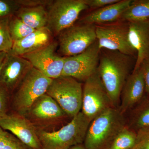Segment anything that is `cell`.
Wrapping results in <instances>:
<instances>
[{"label":"cell","mask_w":149,"mask_h":149,"mask_svg":"<svg viewBox=\"0 0 149 149\" xmlns=\"http://www.w3.org/2000/svg\"><path fill=\"white\" fill-rule=\"evenodd\" d=\"M136 60L118 51L100 50L97 72L113 107H119L123 88L133 72Z\"/></svg>","instance_id":"cell-1"},{"label":"cell","mask_w":149,"mask_h":149,"mask_svg":"<svg viewBox=\"0 0 149 149\" xmlns=\"http://www.w3.org/2000/svg\"><path fill=\"white\" fill-rule=\"evenodd\" d=\"M126 126L125 115L111 107L90 123L83 144L88 149H110L115 138Z\"/></svg>","instance_id":"cell-2"},{"label":"cell","mask_w":149,"mask_h":149,"mask_svg":"<svg viewBox=\"0 0 149 149\" xmlns=\"http://www.w3.org/2000/svg\"><path fill=\"white\" fill-rule=\"evenodd\" d=\"M91 122L80 111L59 130L47 132L37 129L42 149H69L83 143Z\"/></svg>","instance_id":"cell-3"},{"label":"cell","mask_w":149,"mask_h":149,"mask_svg":"<svg viewBox=\"0 0 149 149\" xmlns=\"http://www.w3.org/2000/svg\"><path fill=\"white\" fill-rule=\"evenodd\" d=\"M52 80L32 67L11 97L10 105L13 112L24 116L34 102L46 94Z\"/></svg>","instance_id":"cell-4"},{"label":"cell","mask_w":149,"mask_h":149,"mask_svg":"<svg viewBox=\"0 0 149 149\" xmlns=\"http://www.w3.org/2000/svg\"><path fill=\"white\" fill-rule=\"evenodd\" d=\"M83 92L80 81L60 76L52 79L46 94L56 101L67 116L72 118L81 111Z\"/></svg>","instance_id":"cell-5"},{"label":"cell","mask_w":149,"mask_h":149,"mask_svg":"<svg viewBox=\"0 0 149 149\" xmlns=\"http://www.w3.org/2000/svg\"><path fill=\"white\" fill-rule=\"evenodd\" d=\"M89 8L85 0H56L48 6L47 27L52 34L74 25L80 13Z\"/></svg>","instance_id":"cell-6"},{"label":"cell","mask_w":149,"mask_h":149,"mask_svg":"<svg viewBox=\"0 0 149 149\" xmlns=\"http://www.w3.org/2000/svg\"><path fill=\"white\" fill-rule=\"evenodd\" d=\"M97 40L96 25L79 23L58 34V50L64 57L77 55Z\"/></svg>","instance_id":"cell-7"},{"label":"cell","mask_w":149,"mask_h":149,"mask_svg":"<svg viewBox=\"0 0 149 149\" xmlns=\"http://www.w3.org/2000/svg\"><path fill=\"white\" fill-rule=\"evenodd\" d=\"M111 107H113L97 71L84 82L81 111L91 121Z\"/></svg>","instance_id":"cell-8"},{"label":"cell","mask_w":149,"mask_h":149,"mask_svg":"<svg viewBox=\"0 0 149 149\" xmlns=\"http://www.w3.org/2000/svg\"><path fill=\"white\" fill-rule=\"evenodd\" d=\"M96 34L100 49L118 51L136 58V51L128 39V22L119 21L112 24L96 25Z\"/></svg>","instance_id":"cell-9"},{"label":"cell","mask_w":149,"mask_h":149,"mask_svg":"<svg viewBox=\"0 0 149 149\" xmlns=\"http://www.w3.org/2000/svg\"><path fill=\"white\" fill-rule=\"evenodd\" d=\"M100 50L97 40L83 52L65 57L61 76L72 77L80 82H85L97 71Z\"/></svg>","instance_id":"cell-10"},{"label":"cell","mask_w":149,"mask_h":149,"mask_svg":"<svg viewBox=\"0 0 149 149\" xmlns=\"http://www.w3.org/2000/svg\"><path fill=\"white\" fill-rule=\"evenodd\" d=\"M58 47V42L52 41L45 47L21 56L46 77L55 79L61 76L65 62V57L56 53Z\"/></svg>","instance_id":"cell-11"},{"label":"cell","mask_w":149,"mask_h":149,"mask_svg":"<svg viewBox=\"0 0 149 149\" xmlns=\"http://www.w3.org/2000/svg\"><path fill=\"white\" fill-rule=\"evenodd\" d=\"M0 127L10 132L30 148L42 149L36 127L24 116L9 113L0 119Z\"/></svg>","instance_id":"cell-12"},{"label":"cell","mask_w":149,"mask_h":149,"mask_svg":"<svg viewBox=\"0 0 149 149\" xmlns=\"http://www.w3.org/2000/svg\"><path fill=\"white\" fill-rule=\"evenodd\" d=\"M32 67L30 63L21 56L8 53L1 71L0 85L11 95Z\"/></svg>","instance_id":"cell-13"},{"label":"cell","mask_w":149,"mask_h":149,"mask_svg":"<svg viewBox=\"0 0 149 149\" xmlns=\"http://www.w3.org/2000/svg\"><path fill=\"white\" fill-rule=\"evenodd\" d=\"M146 89L141 66L133 69L123 88L119 109L125 115L141 102L146 96Z\"/></svg>","instance_id":"cell-14"},{"label":"cell","mask_w":149,"mask_h":149,"mask_svg":"<svg viewBox=\"0 0 149 149\" xmlns=\"http://www.w3.org/2000/svg\"><path fill=\"white\" fill-rule=\"evenodd\" d=\"M128 23L129 42L137 55L134 68L136 69L144 60L149 58V20Z\"/></svg>","instance_id":"cell-15"},{"label":"cell","mask_w":149,"mask_h":149,"mask_svg":"<svg viewBox=\"0 0 149 149\" xmlns=\"http://www.w3.org/2000/svg\"><path fill=\"white\" fill-rule=\"evenodd\" d=\"M66 116L58 104L46 93L34 102L24 116L30 121H39L58 120Z\"/></svg>","instance_id":"cell-16"},{"label":"cell","mask_w":149,"mask_h":149,"mask_svg":"<svg viewBox=\"0 0 149 149\" xmlns=\"http://www.w3.org/2000/svg\"><path fill=\"white\" fill-rule=\"evenodd\" d=\"M132 1V0H119L117 3L96 9L81 19L79 23L96 25L121 21L123 14Z\"/></svg>","instance_id":"cell-17"},{"label":"cell","mask_w":149,"mask_h":149,"mask_svg":"<svg viewBox=\"0 0 149 149\" xmlns=\"http://www.w3.org/2000/svg\"><path fill=\"white\" fill-rule=\"evenodd\" d=\"M52 35L47 27L35 30L22 40L14 42L8 53L22 56L35 52L53 41Z\"/></svg>","instance_id":"cell-18"},{"label":"cell","mask_w":149,"mask_h":149,"mask_svg":"<svg viewBox=\"0 0 149 149\" xmlns=\"http://www.w3.org/2000/svg\"><path fill=\"white\" fill-rule=\"evenodd\" d=\"M126 126L137 135L138 142L149 133V97L146 96L133 109L125 115Z\"/></svg>","instance_id":"cell-19"},{"label":"cell","mask_w":149,"mask_h":149,"mask_svg":"<svg viewBox=\"0 0 149 149\" xmlns=\"http://www.w3.org/2000/svg\"><path fill=\"white\" fill-rule=\"evenodd\" d=\"M15 15L35 30L47 27V10L46 7L43 6L21 7Z\"/></svg>","instance_id":"cell-20"},{"label":"cell","mask_w":149,"mask_h":149,"mask_svg":"<svg viewBox=\"0 0 149 149\" xmlns=\"http://www.w3.org/2000/svg\"><path fill=\"white\" fill-rule=\"evenodd\" d=\"M149 20V0L133 1L124 11L121 21L126 22Z\"/></svg>","instance_id":"cell-21"},{"label":"cell","mask_w":149,"mask_h":149,"mask_svg":"<svg viewBox=\"0 0 149 149\" xmlns=\"http://www.w3.org/2000/svg\"><path fill=\"white\" fill-rule=\"evenodd\" d=\"M138 143L137 134L125 126L115 138L110 149H133Z\"/></svg>","instance_id":"cell-22"},{"label":"cell","mask_w":149,"mask_h":149,"mask_svg":"<svg viewBox=\"0 0 149 149\" xmlns=\"http://www.w3.org/2000/svg\"><path fill=\"white\" fill-rule=\"evenodd\" d=\"M9 29L13 42L22 40L35 30L15 15L10 19Z\"/></svg>","instance_id":"cell-23"},{"label":"cell","mask_w":149,"mask_h":149,"mask_svg":"<svg viewBox=\"0 0 149 149\" xmlns=\"http://www.w3.org/2000/svg\"><path fill=\"white\" fill-rule=\"evenodd\" d=\"M11 17L0 19V52L8 53L13 46V41L9 29V22Z\"/></svg>","instance_id":"cell-24"},{"label":"cell","mask_w":149,"mask_h":149,"mask_svg":"<svg viewBox=\"0 0 149 149\" xmlns=\"http://www.w3.org/2000/svg\"><path fill=\"white\" fill-rule=\"evenodd\" d=\"M20 7L17 0H0V19L13 16Z\"/></svg>","instance_id":"cell-25"},{"label":"cell","mask_w":149,"mask_h":149,"mask_svg":"<svg viewBox=\"0 0 149 149\" xmlns=\"http://www.w3.org/2000/svg\"><path fill=\"white\" fill-rule=\"evenodd\" d=\"M11 99L10 93L0 85V119L9 113Z\"/></svg>","instance_id":"cell-26"},{"label":"cell","mask_w":149,"mask_h":149,"mask_svg":"<svg viewBox=\"0 0 149 149\" xmlns=\"http://www.w3.org/2000/svg\"><path fill=\"white\" fill-rule=\"evenodd\" d=\"M53 1L49 0H17L19 5L23 7L49 6Z\"/></svg>","instance_id":"cell-27"},{"label":"cell","mask_w":149,"mask_h":149,"mask_svg":"<svg viewBox=\"0 0 149 149\" xmlns=\"http://www.w3.org/2000/svg\"><path fill=\"white\" fill-rule=\"evenodd\" d=\"M88 8L98 9L117 3L119 0H85Z\"/></svg>","instance_id":"cell-28"},{"label":"cell","mask_w":149,"mask_h":149,"mask_svg":"<svg viewBox=\"0 0 149 149\" xmlns=\"http://www.w3.org/2000/svg\"><path fill=\"white\" fill-rule=\"evenodd\" d=\"M140 66L143 70L146 93L149 97V58L144 60Z\"/></svg>","instance_id":"cell-29"},{"label":"cell","mask_w":149,"mask_h":149,"mask_svg":"<svg viewBox=\"0 0 149 149\" xmlns=\"http://www.w3.org/2000/svg\"><path fill=\"white\" fill-rule=\"evenodd\" d=\"M137 145L138 149H149V133L142 137Z\"/></svg>","instance_id":"cell-30"},{"label":"cell","mask_w":149,"mask_h":149,"mask_svg":"<svg viewBox=\"0 0 149 149\" xmlns=\"http://www.w3.org/2000/svg\"><path fill=\"white\" fill-rule=\"evenodd\" d=\"M8 53L5 52H0V77H1V71L6 57Z\"/></svg>","instance_id":"cell-31"},{"label":"cell","mask_w":149,"mask_h":149,"mask_svg":"<svg viewBox=\"0 0 149 149\" xmlns=\"http://www.w3.org/2000/svg\"><path fill=\"white\" fill-rule=\"evenodd\" d=\"M69 149H88L85 147L83 143L77 144L73 146Z\"/></svg>","instance_id":"cell-32"},{"label":"cell","mask_w":149,"mask_h":149,"mask_svg":"<svg viewBox=\"0 0 149 149\" xmlns=\"http://www.w3.org/2000/svg\"><path fill=\"white\" fill-rule=\"evenodd\" d=\"M3 129L0 127V149H1V145L2 140V136Z\"/></svg>","instance_id":"cell-33"},{"label":"cell","mask_w":149,"mask_h":149,"mask_svg":"<svg viewBox=\"0 0 149 149\" xmlns=\"http://www.w3.org/2000/svg\"><path fill=\"white\" fill-rule=\"evenodd\" d=\"M133 149H138V145H137V146H136V147H135V148H133Z\"/></svg>","instance_id":"cell-34"}]
</instances>
